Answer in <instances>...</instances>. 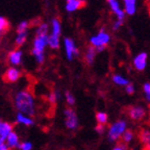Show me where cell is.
<instances>
[{"label": "cell", "instance_id": "cell-3", "mask_svg": "<svg viewBox=\"0 0 150 150\" xmlns=\"http://www.w3.org/2000/svg\"><path fill=\"white\" fill-rule=\"evenodd\" d=\"M110 35L104 28H101L99 33L90 38V45L96 49V52H101L105 49L110 42Z\"/></svg>", "mask_w": 150, "mask_h": 150}, {"label": "cell", "instance_id": "cell-31", "mask_svg": "<svg viewBox=\"0 0 150 150\" xmlns=\"http://www.w3.org/2000/svg\"><path fill=\"white\" fill-rule=\"evenodd\" d=\"M143 91L145 94V98L150 103V82H145L143 86Z\"/></svg>", "mask_w": 150, "mask_h": 150}, {"label": "cell", "instance_id": "cell-26", "mask_svg": "<svg viewBox=\"0 0 150 150\" xmlns=\"http://www.w3.org/2000/svg\"><path fill=\"white\" fill-rule=\"evenodd\" d=\"M64 98H65L66 103H67L69 106H73L75 104V101H76V99H75L74 95H73L71 92H69V91L65 92V94H64Z\"/></svg>", "mask_w": 150, "mask_h": 150}, {"label": "cell", "instance_id": "cell-21", "mask_svg": "<svg viewBox=\"0 0 150 150\" xmlns=\"http://www.w3.org/2000/svg\"><path fill=\"white\" fill-rule=\"evenodd\" d=\"M28 40V31H24V33H17L16 37H15V44L17 47H21L27 42Z\"/></svg>", "mask_w": 150, "mask_h": 150}, {"label": "cell", "instance_id": "cell-32", "mask_svg": "<svg viewBox=\"0 0 150 150\" xmlns=\"http://www.w3.org/2000/svg\"><path fill=\"white\" fill-rule=\"evenodd\" d=\"M125 90H126V93L129 94V95H131V94H134V92H136V89H134V86L132 83H130L129 82L128 84H127L126 87H125Z\"/></svg>", "mask_w": 150, "mask_h": 150}, {"label": "cell", "instance_id": "cell-13", "mask_svg": "<svg viewBox=\"0 0 150 150\" xmlns=\"http://www.w3.org/2000/svg\"><path fill=\"white\" fill-rule=\"evenodd\" d=\"M20 143H21L20 137H19L18 132H16L15 130L12 131V132L7 136L6 140H5V145H6L11 150L18 149Z\"/></svg>", "mask_w": 150, "mask_h": 150}, {"label": "cell", "instance_id": "cell-18", "mask_svg": "<svg viewBox=\"0 0 150 150\" xmlns=\"http://www.w3.org/2000/svg\"><path fill=\"white\" fill-rule=\"evenodd\" d=\"M59 46H61V37H57V35L50 33L48 35V47H49L50 49L56 50L59 49Z\"/></svg>", "mask_w": 150, "mask_h": 150}, {"label": "cell", "instance_id": "cell-8", "mask_svg": "<svg viewBox=\"0 0 150 150\" xmlns=\"http://www.w3.org/2000/svg\"><path fill=\"white\" fill-rule=\"evenodd\" d=\"M23 51L21 49H14L9 52L7 55V62L12 67H18L22 64L23 62Z\"/></svg>", "mask_w": 150, "mask_h": 150}, {"label": "cell", "instance_id": "cell-28", "mask_svg": "<svg viewBox=\"0 0 150 150\" xmlns=\"http://www.w3.org/2000/svg\"><path fill=\"white\" fill-rule=\"evenodd\" d=\"M29 26H30V23L26 20L24 21H21L17 26V33H24V31H28L29 29Z\"/></svg>", "mask_w": 150, "mask_h": 150}, {"label": "cell", "instance_id": "cell-11", "mask_svg": "<svg viewBox=\"0 0 150 150\" xmlns=\"http://www.w3.org/2000/svg\"><path fill=\"white\" fill-rule=\"evenodd\" d=\"M108 3L110 5V8L114 14L117 17V20H120V21H124L125 19V13L124 11L121 8L120 6V3L118 0H108Z\"/></svg>", "mask_w": 150, "mask_h": 150}, {"label": "cell", "instance_id": "cell-36", "mask_svg": "<svg viewBox=\"0 0 150 150\" xmlns=\"http://www.w3.org/2000/svg\"><path fill=\"white\" fill-rule=\"evenodd\" d=\"M0 150H11V149L5 145V143H3V144H0Z\"/></svg>", "mask_w": 150, "mask_h": 150}, {"label": "cell", "instance_id": "cell-19", "mask_svg": "<svg viewBox=\"0 0 150 150\" xmlns=\"http://www.w3.org/2000/svg\"><path fill=\"white\" fill-rule=\"evenodd\" d=\"M96 49L92 46H89L88 47L87 51L84 53V61L88 65H92L95 61V57H96Z\"/></svg>", "mask_w": 150, "mask_h": 150}, {"label": "cell", "instance_id": "cell-5", "mask_svg": "<svg viewBox=\"0 0 150 150\" xmlns=\"http://www.w3.org/2000/svg\"><path fill=\"white\" fill-rule=\"evenodd\" d=\"M64 120L65 126L69 130H76L79 126V120L77 114L71 108H67L64 110Z\"/></svg>", "mask_w": 150, "mask_h": 150}, {"label": "cell", "instance_id": "cell-39", "mask_svg": "<svg viewBox=\"0 0 150 150\" xmlns=\"http://www.w3.org/2000/svg\"><path fill=\"white\" fill-rule=\"evenodd\" d=\"M147 2H148V4H149V7H150V0H147Z\"/></svg>", "mask_w": 150, "mask_h": 150}, {"label": "cell", "instance_id": "cell-34", "mask_svg": "<svg viewBox=\"0 0 150 150\" xmlns=\"http://www.w3.org/2000/svg\"><path fill=\"white\" fill-rule=\"evenodd\" d=\"M95 130H96L99 134H104V131H105V125L97 124V125H96V127H95Z\"/></svg>", "mask_w": 150, "mask_h": 150}, {"label": "cell", "instance_id": "cell-29", "mask_svg": "<svg viewBox=\"0 0 150 150\" xmlns=\"http://www.w3.org/2000/svg\"><path fill=\"white\" fill-rule=\"evenodd\" d=\"M8 27H9V22L7 21V19L4 18L3 16H0V31L6 33Z\"/></svg>", "mask_w": 150, "mask_h": 150}, {"label": "cell", "instance_id": "cell-16", "mask_svg": "<svg viewBox=\"0 0 150 150\" xmlns=\"http://www.w3.org/2000/svg\"><path fill=\"white\" fill-rule=\"evenodd\" d=\"M125 15L132 16L137 12V0H123Z\"/></svg>", "mask_w": 150, "mask_h": 150}, {"label": "cell", "instance_id": "cell-12", "mask_svg": "<svg viewBox=\"0 0 150 150\" xmlns=\"http://www.w3.org/2000/svg\"><path fill=\"white\" fill-rule=\"evenodd\" d=\"M14 131V125L6 121L0 122V144L5 143L7 136Z\"/></svg>", "mask_w": 150, "mask_h": 150}, {"label": "cell", "instance_id": "cell-15", "mask_svg": "<svg viewBox=\"0 0 150 150\" xmlns=\"http://www.w3.org/2000/svg\"><path fill=\"white\" fill-rule=\"evenodd\" d=\"M84 3L80 2L79 0H66V11L68 13H74L83 6Z\"/></svg>", "mask_w": 150, "mask_h": 150}, {"label": "cell", "instance_id": "cell-20", "mask_svg": "<svg viewBox=\"0 0 150 150\" xmlns=\"http://www.w3.org/2000/svg\"><path fill=\"white\" fill-rule=\"evenodd\" d=\"M51 35L61 37L62 35V23L59 19L53 18L51 20Z\"/></svg>", "mask_w": 150, "mask_h": 150}, {"label": "cell", "instance_id": "cell-33", "mask_svg": "<svg viewBox=\"0 0 150 150\" xmlns=\"http://www.w3.org/2000/svg\"><path fill=\"white\" fill-rule=\"evenodd\" d=\"M123 22L124 21H120V20H116L115 22H114V24H112V30H118L120 27H121L122 25H123Z\"/></svg>", "mask_w": 150, "mask_h": 150}, {"label": "cell", "instance_id": "cell-6", "mask_svg": "<svg viewBox=\"0 0 150 150\" xmlns=\"http://www.w3.org/2000/svg\"><path fill=\"white\" fill-rule=\"evenodd\" d=\"M64 50H65L66 57L68 61H72L75 56H77L79 51L75 44V41L72 38H65L64 39Z\"/></svg>", "mask_w": 150, "mask_h": 150}, {"label": "cell", "instance_id": "cell-4", "mask_svg": "<svg viewBox=\"0 0 150 150\" xmlns=\"http://www.w3.org/2000/svg\"><path fill=\"white\" fill-rule=\"evenodd\" d=\"M127 129V123L124 120H118L114 122L108 130V138L110 142H116L121 139L122 134H124Z\"/></svg>", "mask_w": 150, "mask_h": 150}, {"label": "cell", "instance_id": "cell-24", "mask_svg": "<svg viewBox=\"0 0 150 150\" xmlns=\"http://www.w3.org/2000/svg\"><path fill=\"white\" fill-rule=\"evenodd\" d=\"M49 24L42 22L35 27V35H49Z\"/></svg>", "mask_w": 150, "mask_h": 150}, {"label": "cell", "instance_id": "cell-14", "mask_svg": "<svg viewBox=\"0 0 150 150\" xmlns=\"http://www.w3.org/2000/svg\"><path fill=\"white\" fill-rule=\"evenodd\" d=\"M16 123L20 126L23 127H30L35 124V120L33 117L27 115H24L21 112H17L16 115Z\"/></svg>", "mask_w": 150, "mask_h": 150}, {"label": "cell", "instance_id": "cell-37", "mask_svg": "<svg viewBox=\"0 0 150 150\" xmlns=\"http://www.w3.org/2000/svg\"><path fill=\"white\" fill-rule=\"evenodd\" d=\"M4 31H0V39H1V38L3 37V35H4Z\"/></svg>", "mask_w": 150, "mask_h": 150}, {"label": "cell", "instance_id": "cell-23", "mask_svg": "<svg viewBox=\"0 0 150 150\" xmlns=\"http://www.w3.org/2000/svg\"><path fill=\"white\" fill-rule=\"evenodd\" d=\"M112 82L115 84H117V86H120V87H126L127 84L129 83L128 79L124 78L120 74H115L112 76Z\"/></svg>", "mask_w": 150, "mask_h": 150}, {"label": "cell", "instance_id": "cell-2", "mask_svg": "<svg viewBox=\"0 0 150 150\" xmlns=\"http://www.w3.org/2000/svg\"><path fill=\"white\" fill-rule=\"evenodd\" d=\"M48 35H35L33 41L31 54L35 57V61L39 65H43L46 59L45 50L48 47Z\"/></svg>", "mask_w": 150, "mask_h": 150}, {"label": "cell", "instance_id": "cell-7", "mask_svg": "<svg viewBox=\"0 0 150 150\" xmlns=\"http://www.w3.org/2000/svg\"><path fill=\"white\" fill-rule=\"evenodd\" d=\"M22 77V71L19 67H8L4 72V79L8 83H15L19 81Z\"/></svg>", "mask_w": 150, "mask_h": 150}, {"label": "cell", "instance_id": "cell-1", "mask_svg": "<svg viewBox=\"0 0 150 150\" xmlns=\"http://www.w3.org/2000/svg\"><path fill=\"white\" fill-rule=\"evenodd\" d=\"M13 102L17 112H21L30 117L35 116L37 112V100L30 90L21 89L17 91L13 98Z\"/></svg>", "mask_w": 150, "mask_h": 150}, {"label": "cell", "instance_id": "cell-30", "mask_svg": "<svg viewBox=\"0 0 150 150\" xmlns=\"http://www.w3.org/2000/svg\"><path fill=\"white\" fill-rule=\"evenodd\" d=\"M33 145L31 142H29V141H23V142H21L20 143V145H19V150H33Z\"/></svg>", "mask_w": 150, "mask_h": 150}, {"label": "cell", "instance_id": "cell-10", "mask_svg": "<svg viewBox=\"0 0 150 150\" xmlns=\"http://www.w3.org/2000/svg\"><path fill=\"white\" fill-rule=\"evenodd\" d=\"M127 112H128L129 118H130L131 120H134V121H140V120L144 119L146 116L145 108L140 105L131 106L130 108H128Z\"/></svg>", "mask_w": 150, "mask_h": 150}, {"label": "cell", "instance_id": "cell-9", "mask_svg": "<svg viewBox=\"0 0 150 150\" xmlns=\"http://www.w3.org/2000/svg\"><path fill=\"white\" fill-rule=\"evenodd\" d=\"M147 61H148V54L146 52H141L134 56L132 65L137 71H144L147 67Z\"/></svg>", "mask_w": 150, "mask_h": 150}, {"label": "cell", "instance_id": "cell-35", "mask_svg": "<svg viewBox=\"0 0 150 150\" xmlns=\"http://www.w3.org/2000/svg\"><path fill=\"white\" fill-rule=\"evenodd\" d=\"M112 150H127V147L125 146L124 143H118L115 145V147L112 148Z\"/></svg>", "mask_w": 150, "mask_h": 150}, {"label": "cell", "instance_id": "cell-22", "mask_svg": "<svg viewBox=\"0 0 150 150\" xmlns=\"http://www.w3.org/2000/svg\"><path fill=\"white\" fill-rule=\"evenodd\" d=\"M61 98H62V95L59 91H52L47 95V100H48L49 103H51V104L57 103L61 100Z\"/></svg>", "mask_w": 150, "mask_h": 150}, {"label": "cell", "instance_id": "cell-17", "mask_svg": "<svg viewBox=\"0 0 150 150\" xmlns=\"http://www.w3.org/2000/svg\"><path fill=\"white\" fill-rule=\"evenodd\" d=\"M139 137L141 143L144 146V150H150V131L148 129H142Z\"/></svg>", "mask_w": 150, "mask_h": 150}, {"label": "cell", "instance_id": "cell-25", "mask_svg": "<svg viewBox=\"0 0 150 150\" xmlns=\"http://www.w3.org/2000/svg\"><path fill=\"white\" fill-rule=\"evenodd\" d=\"M96 121L98 124L100 125H105L108 122V116L106 112H98L96 114Z\"/></svg>", "mask_w": 150, "mask_h": 150}, {"label": "cell", "instance_id": "cell-40", "mask_svg": "<svg viewBox=\"0 0 150 150\" xmlns=\"http://www.w3.org/2000/svg\"><path fill=\"white\" fill-rule=\"evenodd\" d=\"M1 121H2V120H1V117H0V122H1Z\"/></svg>", "mask_w": 150, "mask_h": 150}, {"label": "cell", "instance_id": "cell-27", "mask_svg": "<svg viewBox=\"0 0 150 150\" xmlns=\"http://www.w3.org/2000/svg\"><path fill=\"white\" fill-rule=\"evenodd\" d=\"M121 139H122V141H123V143H124V144L130 143L131 141H132V139H134V132H132L131 130H128V129H126V131H125L124 134H122Z\"/></svg>", "mask_w": 150, "mask_h": 150}, {"label": "cell", "instance_id": "cell-38", "mask_svg": "<svg viewBox=\"0 0 150 150\" xmlns=\"http://www.w3.org/2000/svg\"><path fill=\"white\" fill-rule=\"evenodd\" d=\"M80 2H82V3H86V1H87V0H79Z\"/></svg>", "mask_w": 150, "mask_h": 150}]
</instances>
